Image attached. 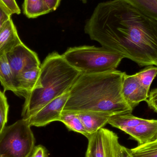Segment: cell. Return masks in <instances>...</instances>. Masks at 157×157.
Masks as SVG:
<instances>
[{
    "instance_id": "obj_1",
    "label": "cell",
    "mask_w": 157,
    "mask_h": 157,
    "mask_svg": "<svg viewBox=\"0 0 157 157\" xmlns=\"http://www.w3.org/2000/svg\"><path fill=\"white\" fill-rule=\"evenodd\" d=\"M84 30L90 39L140 67L157 66V21L124 0L99 3Z\"/></svg>"
},
{
    "instance_id": "obj_2",
    "label": "cell",
    "mask_w": 157,
    "mask_h": 157,
    "mask_svg": "<svg viewBox=\"0 0 157 157\" xmlns=\"http://www.w3.org/2000/svg\"><path fill=\"white\" fill-rule=\"evenodd\" d=\"M125 72L116 70L81 74L70 90L63 111L91 112L112 116L132 112L122 92Z\"/></svg>"
},
{
    "instance_id": "obj_3",
    "label": "cell",
    "mask_w": 157,
    "mask_h": 157,
    "mask_svg": "<svg viewBox=\"0 0 157 157\" xmlns=\"http://www.w3.org/2000/svg\"><path fill=\"white\" fill-rule=\"evenodd\" d=\"M81 72L57 52L49 54L40 66L35 88L25 98L22 119H27L56 98L70 91Z\"/></svg>"
},
{
    "instance_id": "obj_4",
    "label": "cell",
    "mask_w": 157,
    "mask_h": 157,
    "mask_svg": "<svg viewBox=\"0 0 157 157\" xmlns=\"http://www.w3.org/2000/svg\"><path fill=\"white\" fill-rule=\"evenodd\" d=\"M62 56L81 74H95L116 70L124 57L104 47L82 46L69 48Z\"/></svg>"
},
{
    "instance_id": "obj_5",
    "label": "cell",
    "mask_w": 157,
    "mask_h": 157,
    "mask_svg": "<svg viewBox=\"0 0 157 157\" xmlns=\"http://www.w3.org/2000/svg\"><path fill=\"white\" fill-rule=\"evenodd\" d=\"M31 127L23 119L5 126L0 134V157H30L36 144Z\"/></svg>"
},
{
    "instance_id": "obj_6",
    "label": "cell",
    "mask_w": 157,
    "mask_h": 157,
    "mask_svg": "<svg viewBox=\"0 0 157 157\" xmlns=\"http://www.w3.org/2000/svg\"><path fill=\"white\" fill-rule=\"evenodd\" d=\"M86 152L93 157H118L121 145L118 135L113 131L102 128L88 139Z\"/></svg>"
},
{
    "instance_id": "obj_7",
    "label": "cell",
    "mask_w": 157,
    "mask_h": 157,
    "mask_svg": "<svg viewBox=\"0 0 157 157\" xmlns=\"http://www.w3.org/2000/svg\"><path fill=\"white\" fill-rule=\"evenodd\" d=\"M6 56L16 78L23 71L40 67L41 65L36 53L23 42L10 50Z\"/></svg>"
},
{
    "instance_id": "obj_8",
    "label": "cell",
    "mask_w": 157,
    "mask_h": 157,
    "mask_svg": "<svg viewBox=\"0 0 157 157\" xmlns=\"http://www.w3.org/2000/svg\"><path fill=\"white\" fill-rule=\"evenodd\" d=\"M70 91L56 98L26 120L31 126L43 127L54 121H59L62 113L68 100Z\"/></svg>"
},
{
    "instance_id": "obj_9",
    "label": "cell",
    "mask_w": 157,
    "mask_h": 157,
    "mask_svg": "<svg viewBox=\"0 0 157 157\" xmlns=\"http://www.w3.org/2000/svg\"><path fill=\"white\" fill-rule=\"evenodd\" d=\"M122 92L124 100L133 109L140 102L146 101L149 94V91L140 84L135 75L126 73L123 80Z\"/></svg>"
},
{
    "instance_id": "obj_10",
    "label": "cell",
    "mask_w": 157,
    "mask_h": 157,
    "mask_svg": "<svg viewBox=\"0 0 157 157\" xmlns=\"http://www.w3.org/2000/svg\"><path fill=\"white\" fill-rule=\"evenodd\" d=\"M124 132L137 141L139 145L148 144L157 140V120H147Z\"/></svg>"
},
{
    "instance_id": "obj_11",
    "label": "cell",
    "mask_w": 157,
    "mask_h": 157,
    "mask_svg": "<svg viewBox=\"0 0 157 157\" xmlns=\"http://www.w3.org/2000/svg\"><path fill=\"white\" fill-rule=\"evenodd\" d=\"M21 42L11 17L0 29V57Z\"/></svg>"
},
{
    "instance_id": "obj_12",
    "label": "cell",
    "mask_w": 157,
    "mask_h": 157,
    "mask_svg": "<svg viewBox=\"0 0 157 157\" xmlns=\"http://www.w3.org/2000/svg\"><path fill=\"white\" fill-rule=\"evenodd\" d=\"M40 67L23 71L16 77L17 89L20 96L25 98L35 88L39 76Z\"/></svg>"
},
{
    "instance_id": "obj_13",
    "label": "cell",
    "mask_w": 157,
    "mask_h": 157,
    "mask_svg": "<svg viewBox=\"0 0 157 157\" xmlns=\"http://www.w3.org/2000/svg\"><path fill=\"white\" fill-rule=\"evenodd\" d=\"M88 133H95L108 124L110 115L103 113L91 112L77 113Z\"/></svg>"
},
{
    "instance_id": "obj_14",
    "label": "cell",
    "mask_w": 157,
    "mask_h": 157,
    "mask_svg": "<svg viewBox=\"0 0 157 157\" xmlns=\"http://www.w3.org/2000/svg\"><path fill=\"white\" fill-rule=\"evenodd\" d=\"M0 82L4 92L11 91L20 96L16 78L9 65L6 54L0 57Z\"/></svg>"
},
{
    "instance_id": "obj_15",
    "label": "cell",
    "mask_w": 157,
    "mask_h": 157,
    "mask_svg": "<svg viewBox=\"0 0 157 157\" xmlns=\"http://www.w3.org/2000/svg\"><path fill=\"white\" fill-rule=\"evenodd\" d=\"M145 120L136 117L132 114V113H129L110 116L108 124L124 132L126 129L136 126Z\"/></svg>"
},
{
    "instance_id": "obj_16",
    "label": "cell",
    "mask_w": 157,
    "mask_h": 157,
    "mask_svg": "<svg viewBox=\"0 0 157 157\" xmlns=\"http://www.w3.org/2000/svg\"><path fill=\"white\" fill-rule=\"evenodd\" d=\"M23 13L29 18H35L50 13L44 0H25L23 5Z\"/></svg>"
},
{
    "instance_id": "obj_17",
    "label": "cell",
    "mask_w": 157,
    "mask_h": 157,
    "mask_svg": "<svg viewBox=\"0 0 157 157\" xmlns=\"http://www.w3.org/2000/svg\"><path fill=\"white\" fill-rule=\"evenodd\" d=\"M59 121L64 124L70 131L81 134L87 139L90 136L76 112L63 111Z\"/></svg>"
},
{
    "instance_id": "obj_18",
    "label": "cell",
    "mask_w": 157,
    "mask_h": 157,
    "mask_svg": "<svg viewBox=\"0 0 157 157\" xmlns=\"http://www.w3.org/2000/svg\"><path fill=\"white\" fill-rule=\"evenodd\" d=\"M148 17L157 21V0H124Z\"/></svg>"
},
{
    "instance_id": "obj_19",
    "label": "cell",
    "mask_w": 157,
    "mask_h": 157,
    "mask_svg": "<svg viewBox=\"0 0 157 157\" xmlns=\"http://www.w3.org/2000/svg\"><path fill=\"white\" fill-rule=\"evenodd\" d=\"M135 75L140 84L149 91L151 84L157 75V67L154 65L147 66Z\"/></svg>"
},
{
    "instance_id": "obj_20",
    "label": "cell",
    "mask_w": 157,
    "mask_h": 157,
    "mask_svg": "<svg viewBox=\"0 0 157 157\" xmlns=\"http://www.w3.org/2000/svg\"><path fill=\"white\" fill-rule=\"evenodd\" d=\"M132 157H157V140L130 149Z\"/></svg>"
},
{
    "instance_id": "obj_21",
    "label": "cell",
    "mask_w": 157,
    "mask_h": 157,
    "mask_svg": "<svg viewBox=\"0 0 157 157\" xmlns=\"http://www.w3.org/2000/svg\"><path fill=\"white\" fill-rule=\"evenodd\" d=\"M9 105L4 92L0 90V134L6 126L8 118Z\"/></svg>"
},
{
    "instance_id": "obj_22",
    "label": "cell",
    "mask_w": 157,
    "mask_h": 157,
    "mask_svg": "<svg viewBox=\"0 0 157 157\" xmlns=\"http://www.w3.org/2000/svg\"><path fill=\"white\" fill-rule=\"evenodd\" d=\"M0 4L11 15H18L21 13V10L16 0H0Z\"/></svg>"
},
{
    "instance_id": "obj_23",
    "label": "cell",
    "mask_w": 157,
    "mask_h": 157,
    "mask_svg": "<svg viewBox=\"0 0 157 157\" xmlns=\"http://www.w3.org/2000/svg\"><path fill=\"white\" fill-rule=\"evenodd\" d=\"M146 101L150 109L157 113V88L150 91Z\"/></svg>"
},
{
    "instance_id": "obj_24",
    "label": "cell",
    "mask_w": 157,
    "mask_h": 157,
    "mask_svg": "<svg viewBox=\"0 0 157 157\" xmlns=\"http://www.w3.org/2000/svg\"><path fill=\"white\" fill-rule=\"evenodd\" d=\"M29 157H49L47 149L41 145L35 146Z\"/></svg>"
},
{
    "instance_id": "obj_25",
    "label": "cell",
    "mask_w": 157,
    "mask_h": 157,
    "mask_svg": "<svg viewBox=\"0 0 157 157\" xmlns=\"http://www.w3.org/2000/svg\"><path fill=\"white\" fill-rule=\"evenodd\" d=\"M11 16L0 4V29L11 18Z\"/></svg>"
},
{
    "instance_id": "obj_26",
    "label": "cell",
    "mask_w": 157,
    "mask_h": 157,
    "mask_svg": "<svg viewBox=\"0 0 157 157\" xmlns=\"http://www.w3.org/2000/svg\"><path fill=\"white\" fill-rule=\"evenodd\" d=\"M51 12L56 11L59 6L61 0H44Z\"/></svg>"
},
{
    "instance_id": "obj_27",
    "label": "cell",
    "mask_w": 157,
    "mask_h": 157,
    "mask_svg": "<svg viewBox=\"0 0 157 157\" xmlns=\"http://www.w3.org/2000/svg\"><path fill=\"white\" fill-rule=\"evenodd\" d=\"M118 157H132L130 149L126 148L123 146H121Z\"/></svg>"
},
{
    "instance_id": "obj_28",
    "label": "cell",
    "mask_w": 157,
    "mask_h": 157,
    "mask_svg": "<svg viewBox=\"0 0 157 157\" xmlns=\"http://www.w3.org/2000/svg\"><path fill=\"white\" fill-rule=\"evenodd\" d=\"M85 157H93L91 156V155L88 152H86V156Z\"/></svg>"
},
{
    "instance_id": "obj_29",
    "label": "cell",
    "mask_w": 157,
    "mask_h": 157,
    "mask_svg": "<svg viewBox=\"0 0 157 157\" xmlns=\"http://www.w3.org/2000/svg\"><path fill=\"white\" fill-rule=\"evenodd\" d=\"M80 1H82L84 3H86V2L87 0H80Z\"/></svg>"
},
{
    "instance_id": "obj_30",
    "label": "cell",
    "mask_w": 157,
    "mask_h": 157,
    "mask_svg": "<svg viewBox=\"0 0 157 157\" xmlns=\"http://www.w3.org/2000/svg\"></svg>"
}]
</instances>
